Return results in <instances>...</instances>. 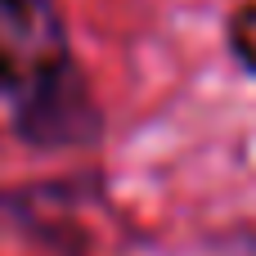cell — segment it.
Masks as SVG:
<instances>
[{
    "instance_id": "277c9868",
    "label": "cell",
    "mask_w": 256,
    "mask_h": 256,
    "mask_svg": "<svg viewBox=\"0 0 256 256\" xmlns=\"http://www.w3.org/2000/svg\"><path fill=\"white\" fill-rule=\"evenodd\" d=\"M22 76H27V58H22V50L14 45L9 27L0 22V94H14Z\"/></svg>"
},
{
    "instance_id": "6da1fadb",
    "label": "cell",
    "mask_w": 256,
    "mask_h": 256,
    "mask_svg": "<svg viewBox=\"0 0 256 256\" xmlns=\"http://www.w3.org/2000/svg\"><path fill=\"white\" fill-rule=\"evenodd\" d=\"M9 130L36 153L94 148L108 135V112L72 50L36 63L9 94Z\"/></svg>"
},
{
    "instance_id": "7a4b0ae2",
    "label": "cell",
    "mask_w": 256,
    "mask_h": 256,
    "mask_svg": "<svg viewBox=\"0 0 256 256\" xmlns=\"http://www.w3.org/2000/svg\"><path fill=\"white\" fill-rule=\"evenodd\" d=\"M86 198H104L99 176H68V180H40L22 189H0V225L63 256H76L86 238L72 230V212H81Z\"/></svg>"
},
{
    "instance_id": "3957f363",
    "label": "cell",
    "mask_w": 256,
    "mask_h": 256,
    "mask_svg": "<svg viewBox=\"0 0 256 256\" xmlns=\"http://www.w3.org/2000/svg\"><path fill=\"white\" fill-rule=\"evenodd\" d=\"M230 54L256 72V4H243L234 18H230Z\"/></svg>"
}]
</instances>
